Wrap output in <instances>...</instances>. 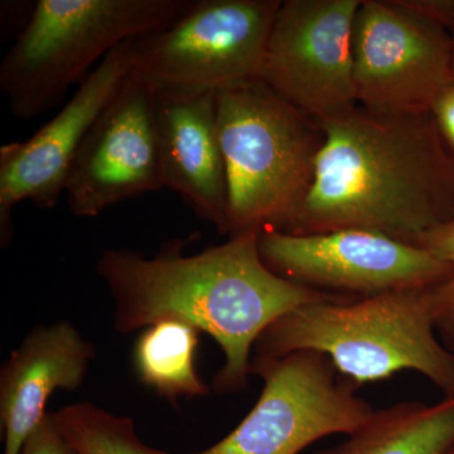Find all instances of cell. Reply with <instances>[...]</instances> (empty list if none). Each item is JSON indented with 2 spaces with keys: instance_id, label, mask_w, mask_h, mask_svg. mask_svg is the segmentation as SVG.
<instances>
[{
  "instance_id": "52a82bcc",
  "label": "cell",
  "mask_w": 454,
  "mask_h": 454,
  "mask_svg": "<svg viewBox=\"0 0 454 454\" xmlns=\"http://www.w3.org/2000/svg\"><path fill=\"white\" fill-rule=\"evenodd\" d=\"M252 375L264 387L250 413L225 438L192 454H300L327 435L351 434L375 411L322 352L252 358Z\"/></svg>"
},
{
  "instance_id": "ba28073f",
  "label": "cell",
  "mask_w": 454,
  "mask_h": 454,
  "mask_svg": "<svg viewBox=\"0 0 454 454\" xmlns=\"http://www.w3.org/2000/svg\"><path fill=\"white\" fill-rule=\"evenodd\" d=\"M454 37L404 0H363L354 26L357 106L376 114L432 112L453 82Z\"/></svg>"
},
{
  "instance_id": "44dd1931",
  "label": "cell",
  "mask_w": 454,
  "mask_h": 454,
  "mask_svg": "<svg viewBox=\"0 0 454 454\" xmlns=\"http://www.w3.org/2000/svg\"><path fill=\"white\" fill-rule=\"evenodd\" d=\"M432 114L437 121L439 131L454 152V82L435 98Z\"/></svg>"
},
{
  "instance_id": "5bb4252c",
  "label": "cell",
  "mask_w": 454,
  "mask_h": 454,
  "mask_svg": "<svg viewBox=\"0 0 454 454\" xmlns=\"http://www.w3.org/2000/svg\"><path fill=\"white\" fill-rule=\"evenodd\" d=\"M97 356L94 345L67 319L35 325L0 372V424L4 453L20 454L49 413L57 390L76 391Z\"/></svg>"
},
{
  "instance_id": "2e32d148",
  "label": "cell",
  "mask_w": 454,
  "mask_h": 454,
  "mask_svg": "<svg viewBox=\"0 0 454 454\" xmlns=\"http://www.w3.org/2000/svg\"><path fill=\"white\" fill-rule=\"evenodd\" d=\"M195 325L167 318L148 325L134 346V369L139 381L173 404L205 396L210 387L196 369L200 334Z\"/></svg>"
},
{
  "instance_id": "9a60e30c",
  "label": "cell",
  "mask_w": 454,
  "mask_h": 454,
  "mask_svg": "<svg viewBox=\"0 0 454 454\" xmlns=\"http://www.w3.org/2000/svg\"><path fill=\"white\" fill-rule=\"evenodd\" d=\"M454 450V397L437 405L402 402L375 411L342 443L315 454H450Z\"/></svg>"
},
{
  "instance_id": "5b68a950",
  "label": "cell",
  "mask_w": 454,
  "mask_h": 454,
  "mask_svg": "<svg viewBox=\"0 0 454 454\" xmlns=\"http://www.w3.org/2000/svg\"><path fill=\"white\" fill-rule=\"evenodd\" d=\"M193 0H38L0 62V90L20 121L64 101L124 42L168 26Z\"/></svg>"
},
{
  "instance_id": "30bf717a",
  "label": "cell",
  "mask_w": 454,
  "mask_h": 454,
  "mask_svg": "<svg viewBox=\"0 0 454 454\" xmlns=\"http://www.w3.org/2000/svg\"><path fill=\"white\" fill-rule=\"evenodd\" d=\"M363 0H286L265 51L262 82L319 122L357 106L354 26Z\"/></svg>"
},
{
  "instance_id": "3957f363",
  "label": "cell",
  "mask_w": 454,
  "mask_h": 454,
  "mask_svg": "<svg viewBox=\"0 0 454 454\" xmlns=\"http://www.w3.org/2000/svg\"><path fill=\"white\" fill-rule=\"evenodd\" d=\"M429 289L298 307L262 331L253 358L310 349L327 355L357 387L409 370L422 373L444 396L454 397V354L435 334Z\"/></svg>"
},
{
  "instance_id": "ac0fdd59",
  "label": "cell",
  "mask_w": 454,
  "mask_h": 454,
  "mask_svg": "<svg viewBox=\"0 0 454 454\" xmlns=\"http://www.w3.org/2000/svg\"><path fill=\"white\" fill-rule=\"evenodd\" d=\"M430 313L442 342L454 351V269L444 282L430 286Z\"/></svg>"
},
{
  "instance_id": "7a4b0ae2",
  "label": "cell",
  "mask_w": 454,
  "mask_h": 454,
  "mask_svg": "<svg viewBox=\"0 0 454 454\" xmlns=\"http://www.w3.org/2000/svg\"><path fill=\"white\" fill-rule=\"evenodd\" d=\"M315 179L284 234L364 230L418 247L454 220V155L432 112L356 106L321 122Z\"/></svg>"
},
{
  "instance_id": "6da1fadb",
  "label": "cell",
  "mask_w": 454,
  "mask_h": 454,
  "mask_svg": "<svg viewBox=\"0 0 454 454\" xmlns=\"http://www.w3.org/2000/svg\"><path fill=\"white\" fill-rule=\"evenodd\" d=\"M97 273L112 294L116 333L175 318L210 334L225 357L212 381L219 394L247 389L256 340L278 318L317 301H354L276 276L260 259L255 234L229 238L192 255H184L177 243L151 258L106 249Z\"/></svg>"
},
{
  "instance_id": "d6986e66",
  "label": "cell",
  "mask_w": 454,
  "mask_h": 454,
  "mask_svg": "<svg viewBox=\"0 0 454 454\" xmlns=\"http://www.w3.org/2000/svg\"><path fill=\"white\" fill-rule=\"evenodd\" d=\"M20 454H80L66 438L57 422L56 414L49 411L26 439Z\"/></svg>"
},
{
  "instance_id": "8fae6325",
  "label": "cell",
  "mask_w": 454,
  "mask_h": 454,
  "mask_svg": "<svg viewBox=\"0 0 454 454\" xmlns=\"http://www.w3.org/2000/svg\"><path fill=\"white\" fill-rule=\"evenodd\" d=\"M162 188L153 91L128 74L83 140L65 196L74 216L98 217Z\"/></svg>"
},
{
  "instance_id": "e0dca14e",
  "label": "cell",
  "mask_w": 454,
  "mask_h": 454,
  "mask_svg": "<svg viewBox=\"0 0 454 454\" xmlns=\"http://www.w3.org/2000/svg\"><path fill=\"white\" fill-rule=\"evenodd\" d=\"M66 438L80 454H168L139 438L129 417L115 415L89 402L56 411Z\"/></svg>"
},
{
  "instance_id": "7402d4cb",
  "label": "cell",
  "mask_w": 454,
  "mask_h": 454,
  "mask_svg": "<svg viewBox=\"0 0 454 454\" xmlns=\"http://www.w3.org/2000/svg\"><path fill=\"white\" fill-rule=\"evenodd\" d=\"M453 82H454V57H453Z\"/></svg>"
},
{
  "instance_id": "8992f818",
  "label": "cell",
  "mask_w": 454,
  "mask_h": 454,
  "mask_svg": "<svg viewBox=\"0 0 454 454\" xmlns=\"http://www.w3.org/2000/svg\"><path fill=\"white\" fill-rule=\"evenodd\" d=\"M280 4V0H193L168 26L128 42L129 74L162 94H217L262 82Z\"/></svg>"
},
{
  "instance_id": "7c38bea8",
  "label": "cell",
  "mask_w": 454,
  "mask_h": 454,
  "mask_svg": "<svg viewBox=\"0 0 454 454\" xmlns=\"http://www.w3.org/2000/svg\"><path fill=\"white\" fill-rule=\"evenodd\" d=\"M129 41L110 51L80 83L74 97L31 138L0 148L3 247L11 241L12 212L18 203L31 201L37 208L50 210L65 195L68 175L83 140L129 74Z\"/></svg>"
},
{
  "instance_id": "ffe728a7",
  "label": "cell",
  "mask_w": 454,
  "mask_h": 454,
  "mask_svg": "<svg viewBox=\"0 0 454 454\" xmlns=\"http://www.w3.org/2000/svg\"><path fill=\"white\" fill-rule=\"evenodd\" d=\"M418 247L454 268V220L424 234Z\"/></svg>"
},
{
  "instance_id": "277c9868",
  "label": "cell",
  "mask_w": 454,
  "mask_h": 454,
  "mask_svg": "<svg viewBox=\"0 0 454 454\" xmlns=\"http://www.w3.org/2000/svg\"><path fill=\"white\" fill-rule=\"evenodd\" d=\"M229 238L283 231L309 196L325 142L315 121L262 82L216 94Z\"/></svg>"
},
{
  "instance_id": "4fadbf2b",
  "label": "cell",
  "mask_w": 454,
  "mask_h": 454,
  "mask_svg": "<svg viewBox=\"0 0 454 454\" xmlns=\"http://www.w3.org/2000/svg\"><path fill=\"white\" fill-rule=\"evenodd\" d=\"M153 119L163 187L226 235V170L216 94L153 92Z\"/></svg>"
},
{
  "instance_id": "603a6c76",
  "label": "cell",
  "mask_w": 454,
  "mask_h": 454,
  "mask_svg": "<svg viewBox=\"0 0 454 454\" xmlns=\"http://www.w3.org/2000/svg\"><path fill=\"white\" fill-rule=\"evenodd\" d=\"M450 454H454V450H452V452H450Z\"/></svg>"
},
{
  "instance_id": "9c48e42d",
  "label": "cell",
  "mask_w": 454,
  "mask_h": 454,
  "mask_svg": "<svg viewBox=\"0 0 454 454\" xmlns=\"http://www.w3.org/2000/svg\"><path fill=\"white\" fill-rule=\"evenodd\" d=\"M258 252L286 282L349 301L434 286L454 269L420 247L364 230L306 236L265 230Z\"/></svg>"
}]
</instances>
